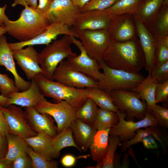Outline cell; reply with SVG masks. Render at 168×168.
Wrapping results in <instances>:
<instances>
[{"instance_id":"1","label":"cell","mask_w":168,"mask_h":168,"mask_svg":"<svg viewBox=\"0 0 168 168\" xmlns=\"http://www.w3.org/2000/svg\"><path fill=\"white\" fill-rule=\"evenodd\" d=\"M103 60L110 68L132 73H139L145 64L144 55L133 41L111 40Z\"/></svg>"},{"instance_id":"2","label":"cell","mask_w":168,"mask_h":168,"mask_svg":"<svg viewBox=\"0 0 168 168\" xmlns=\"http://www.w3.org/2000/svg\"><path fill=\"white\" fill-rule=\"evenodd\" d=\"M24 7L17 19L11 21L8 19L4 24L7 33L21 42L32 39L50 24L44 15L36 8L28 6Z\"/></svg>"},{"instance_id":"3","label":"cell","mask_w":168,"mask_h":168,"mask_svg":"<svg viewBox=\"0 0 168 168\" xmlns=\"http://www.w3.org/2000/svg\"><path fill=\"white\" fill-rule=\"evenodd\" d=\"M41 93L44 96L52 98L56 102L67 101L77 109L89 97L88 88L70 87L46 78L42 75L34 78Z\"/></svg>"},{"instance_id":"4","label":"cell","mask_w":168,"mask_h":168,"mask_svg":"<svg viewBox=\"0 0 168 168\" xmlns=\"http://www.w3.org/2000/svg\"><path fill=\"white\" fill-rule=\"evenodd\" d=\"M71 36L64 35L59 39L55 40L38 53L40 66L47 79L54 81L52 76L59 63L65 58L77 55L72 51L71 46Z\"/></svg>"},{"instance_id":"5","label":"cell","mask_w":168,"mask_h":168,"mask_svg":"<svg viewBox=\"0 0 168 168\" xmlns=\"http://www.w3.org/2000/svg\"><path fill=\"white\" fill-rule=\"evenodd\" d=\"M103 71L102 81L98 82L97 87L108 92L113 90L131 91L145 77L139 73H132L108 66L103 60L98 62Z\"/></svg>"},{"instance_id":"6","label":"cell","mask_w":168,"mask_h":168,"mask_svg":"<svg viewBox=\"0 0 168 168\" xmlns=\"http://www.w3.org/2000/svg\"><path fill=\"white\" fill-rule=\"evenodd\" d=\"M108 93L113 102L119 110L125 115L127 120L134 121L143 119L148 111L147 105L142 101L137 94L132 91L113 90Z\"/></svg>"},{"instance_id":"7","label":"cell","mask_w":168,"mask_h":168,"mask_svg":"<svg viewBox=\"0 0 168 168\" xmlns=\"http://www.w3.org/2000/svg\"><path fill=\"white\" fill-rule=\"evenodd\" d=\"M75 30L88 55L98 62L103 60L111 41L109 31L105 30Z\"/></svg>"},{"instance_id":"8","label":"cell","mask_w":168,"mask_h":168,"mask_svg":"<svg viewBox=\"0 0 168 168\" xmlns=\"http://www.w3.org/2000/svg\"><path fill=\"white\" fill-rule=\"evenodd\" d=\"M52 79L67 86L79 89L98 86L97 81L78 71L68 59L59 63L54 72Z\"/></svg>"},{"instance_id":"9","label":"cell","mask_w":168,"mask_h":168,"mask_svg":"<svg viewBox=\"0 0 168 168\" xmlns=\"http://www.w3.org/2000/svg\"><path fill=\"white\" fill-rule=\"evenodd\" d=\"M34 107L39 113L48 114L54 118L57 123L58 133L70 126L77 118L76 113L78 109L65 101L56 103L42 101Z\"/></svg>"},{"instance_id":"10","label":"cell","mask_w":168,"mask_h":168,"mask_svg":"<svg viewBox=\"0 0 168 168\" xmlns=\"http://www.w3.org/2000/svg\"><path fill=\"white\" fill-rule=\"evenodd\" d=\"M114 16L104 10L81 12L76 16L72 28L75 30L110 31L115 21Z\"/></svg>"},{"instance_id":"11","label":"cell","mask_w":168,"mask_h":168,"mask_svg":"<svg viewBox=\"0 0 168 168\" xmlns=\"http://www.w3.org/2000/svg\"><path fill=\"white\" fill-rule=\"evenodd\" d=\"M60 35L78 38L77 32L72 27L61 23H50L41 32L31 40L25 42L8 43V44L12 51L29 46L47 45L56 40L58 36Z\"/></svg>"},{"instance_id":"12","label":"cell","mask_w":168,"mask_h":168,"mask_svg":"<svg viewBox=\"0 0 168 168\" xmlns=\"http://www.w3.org/2000/svg\"><path fill=\"white\" fill-rule=\"evenodd\" d=\"M0 109L4 116L9 133L23 138L32 137L37 134L30 125L21 108L11 104L5 107L0 105Z\"/></svg>"},{"instance_id":"13","label":"cell","mask_w":168,"mask_h":168,"mask_svg":"<svg viewBox=\"0 0 168 168\" xmlns=\"http://www.w3.org/2000/svg\"><path fill=\"white\" fill-rule=\"evenodd\" d=\"M116 113L119 116V121L110 128L109 135L118 136L121 142L133 138L136 135V131L138 129L159 126L153 114L148 111L143 119L137 122L126 120L125 115L119 111Z\"/></svg>"},{"instance_id":"14","label":"cell","mask_w":168,"mask_h":168,"mask_svg":"<svg viewBox=\"0 0 168 168\" xmlns=\"http://www.w3.org/2000/svg\"><path fill=\"white\" fill-rule=\"evenodd\" d=\"M72 44L79 49L80 54L71 56L67 59L77 70L98 82L102 81L104 74L100 72L101 67L98 62L90 57L85 50L81 41L71 36Z\"/></svg>"},{"instance_id":"15","label":"cell","mask_w":168,"mask_h":168,"mask_svg":"<svg viewBox=\"0 0 168 168\" xmlns=\"http://www.w3.org/2000/svg\"><path fill=\"white\" fill-rule=\"evenodd\" d=\"M81 9L71 0H54L44 15L50 23H61L72 27Z\"/></svg>"},{"instance_id":"16","label":"cell","mask_w":168,"mask_h":168,"mask_svg":"<svg viewBox=\"0 0 168 168\" xmlns=\"http://www.w3.org/2000/svg\"><path fill=\"white\" fill-rule=\"evenodd\" d=\"M13 51V57L27 78L31 80L36 76H44L38 59V53L33 46H29Z\"/></svg>"},{"instance_id":"17","label":"cell","mask_w":168,"mask_h":168,"mask_svg":"<svg viewBox=\"0 0 168 168\" xmlns=\"http://www.w3.org/2000/svg\"><path fill=\"white\" fill-rule=\"evenodd\" d=\"M24 108L28 122L35 132L37 133H46L52 138L58 134L57 127L51 116L39 113L34 107Z\"/></svg>"},{"instance_id":"18","label":"cell","mask_w":168,"mask_h":168,"mask_svg":"<svg viewBox=\"0 0 168 168\" xmlns=\"http://www.w3.org/2000/svg\"><path fill=\"white\" fill-rule=\"evenodd\" d=\"M13 57V51L10 48L6 36H0V66H4L13 75L15 85L19 91H24L29 88L31 82L24 80L17 73Z\"/></svg>"},{"instance_id":"19","label":"cell","mask_w":168,"mask_h":168,"mask_svg":"<svg viewBox=\"0 0 168 168\" xmlns=\"http://www.w3.org/2000/svg\"><path fill=\"white\" fill-rule=\"evenodd\" d=\"M46 100L34 78L31 80L30 86L27 90L11 93L8 98L7 106L14 104L24 108L34 107L40 102Z\"/></svg>"},{"instance_id":"20","label":"cell","mask_w":168,"mask_h":168,"mask_svg":"<svg viewBox=\"0 0 168 168\" xmlns=\"http://www.w3.org/2000/svg\"><path fill=\"white\" fill-rule=\"evenodd\" d=\"M136 25L145 60V69L151 72L154 67L156 45L142 22L136 20Z\"/></svg>"},{"instance_id":"21","label":"cell","mask_w":168,"mask_h":168,"mask_svg":"<svg viewBox=\"0 0 168 168\" xmlns=\"http://www.w3.org/2000/svg\"><path fill=\"white\" fill-rule=\"evenodd\" d=\"M71 126L76 144L81 151H86L97 130L92 125L84 123L77 118L72 122Z\"/></svg>"},{"instance_id":"22","label":"cell","mask_w":168,"mask_h":168,"mask_svg":"<svg viewBox=\"0 0 168 168\" xmlns=\"http://www.w3.org/2000/svg\"><path fill=\"white\" fill-rule=\"evenodd\" d=\"M158 83L152 77L151 72H148L147 77L131 90L136 92L140 99L146 102L148 111H151L153 106L156 104L155 91Z\"/></svg>"},{"instance_id":"23","label":"cell","mask_w":168,"mask_h":168,"mask_svg":"<svg viewBox=\"0 0 168 168\" xmlns=\"http://www.w3.org/2000/svg\"><path fill=\"white\" fill-rule=\"evenodd\" d=\"M110 128L97 130L89 147L93 160L101 162L105 157L109 147V137Z\"/></svg>"},{"instance_id":"24","label":"cell","mask_w":168,"mask_h":168,"mask_svg":"<svg viewBox=\"0 0 168 168\" xmlns=\"http://www.w3.org/2000/svg\"><path fill=\"white\" fill-rule=\"evenodd\" d=\"M23 139L35 152L48 160H52L53 138L46 133H39L34 136Z\"/></svg>"},{"instance_id":"25","label":"cell","mask_w":168,"mask_h":168,"mask_svg":"<svg viewBox=\"0 0 168 168\" xmlns=\"http://www.w3.org/2000/svg\"><path fill=\"white\" fill-rule=\"evenodd\" d=\"M69 147H74L80 151H82L74 141L71 126L58 133L53 138V158H58L60 155V152L62 149L64 148Z\"/></svg>"},{"instance_id":"26","label":"cell","mask_w":168,"mask_h":168,"mask_svg":"<svg viewBox=\"0 0 168 168\" xmlns=\"http://www.w3.org/2000/svg\"><path fill=\"white\" fill-rule=\"evenodd\" d=\"M5 137L8 144L6 158L12 161L21 155L27 153L28 146L23 138L9 133L6 134Z\"/></svg>"},{"instance_id":"27","label":"cell","mask_w":168,"mask_h":168,"mask_svg":"<svg viewBox=\"0 0 168 168\" xmlns=\"http://www.w3.org/2000/svg\"><path fill=\"white\" fill-rule=\"evenodd\" d=\"M116 112L98 107L96 118L92 125L97 130L111 128L119 121Z\"/></svg>"},{"instance_id":"28","label":"cell","mask_w":168,"mask_h":168,"mask_svg":"<svg viewBox=\"0 0 168 168\" xmlns=\"http://www.w3.org/2000/svg\"><path fill=\"white\" fill-rule=\"evenodd\" d=\"M145 0H117L110 7L104 10L114 16L128 13H138Z\"/></svg>"},{"instance_id":"29","label":"cell","mask_w":168,"mask_h":168,"mask_svg":"<svg viewBox=\"0 0 168 168\" xmlns=\"http://www.w3.org/2000/svg\"><path fill=\"white\" fill-rule=\"evenodd\" d=\"M89 97L97 106L103 109L117 112L119 111L114 104L110 94L98 87L88 88Z\"/></svg>"},{"instance_id":"30","label":"cell","mask_w":168,"mask_h":168,"mask_svg":"<svg viewBox=\"0 0 168 168\" xmlns=\"http://www.w3.org/2000/svg\"><path fill=\"white\" fill-rule=\"evenodd\" d=\"M98 108L94 101L88 97L83 105L77 110L76 117L84 123L92 125L97 115Z\"/></svg>"},{"instance_id":"31","label":"cell","mask_w":168,"mask_h":168,"mask_svg":"<svg viewBox=\"0 0 168 168\" xmlns=\"http://www.w3.org/2000/svg\"><path fill=\"white\" fill-rule=\"evenodd\" d=\"M117 26L113 25L109 31L112 40H128L133 36L134 28L128 19H125Z\"/></svg>"},{"instance_id":"32","label":"cell","mask_w":168,"mask_h":168,"mask_svg":"<svg viewBox=\"0 0 168 168\" xmlns=\"http://www.w3.org/2000/svg\"><path fill=\"white\" fill-rule=\"evenodd\" d=\"M118 136L109 135V147L106 156L100 162L97 163L96 166L88 168H113L114 167V159L115 152L121 142Z\"/></svg>"},{"instance_id":"33","label":"cell","mask_w":168,"mask_h":168,"mask_svg":"<svg viewBox=\"0 0 168 168\" xmlns=\"http://www.w3.org/2000/svg\"><path fill=\"white\" fill-rule=\"evenodd\" d=\"M157 126H150L137 129L136 135L132 138L123 141L121 145V149L122 152H125L127 149L134 145L141 142L145 138L153 135L155 133Z\"/></svg>"},{"instance_id":"34","label":"cell","mask_w":168,"mask_h":168,"mask_svg":"<svg viewBox=\"0 0 168 168\" xmlns=\"http://www.w3.org/2000/svg\"><path fill=\"white\" fill-rule=\"evenodd\" d=\"M27 153L30 157L33 168H56L58 164L53 160H49L34 152L28 146Z\"/></svg>"},{"instance_id":"35","label":"cell","mask_w":168,"mask_h":168,"mask_svg":"<svg viewBox=\"0 0 168 168\" xmlns=\"http://www.w3.org/2000/svg\"><path fill=\"white\" fill-rule=\"evenodd\" d=\"M164 0H145L138 12L141 17L147 20L152 16L158 10Z\"/></svg>"},{"instance_id":"36","label":"cell","mask_w":168,"mask_h":168,"mask_svg":"<svg viewBox=\"0 0 168 168\" xmlns=\"http://www.w3.org/2000/svg\"><path fill=\"white\" fill-rule=\"evenodd\" d=\"M168 61V38L164 37L158 44L157 50L155 54L154 67Z\"/></svg>"},{"instance_id":"37","label":"cell","mask_w":168,"mask_h":168,"mask_svg":"<svg viewBox=\"0 0 168 168\" xmlns=\"http://www.w3.org/2000/svg\"><path fill=\"white\" fill-rule=\"evenodd\" d=\"M154 116L160 127L164 129L168 128V109L155 105L150 111Z\"/></svg>"},{"instance_id":"38","label":"cell","mask_w":168,"mask_h":168,"mask_svg":"<svg viewBox=\"0 0 168 168\" xmlns=\"http://www.w3.org/2000/svg\"><path fill=\"white\" fill-rule=\"evenodd\" d=\"M15 81L7 74L0 73V92L4 96L8 98L12 93L18 91Z\"/></svg>"},{"instance_id":"39","label":"cell","mask_w":168,"mask_h":168,"mask_svg":"<svg viewBox=\"0 0 168 168\" xmlns=\"http://www.w3.org/2000/svg\"><path fill=\"white\" fill-rule=\"evenodd\" d=\"M117 0H91L81 9V12L92 10H102L109 8Z\"/></svg>"},{"instance_id":"40","label":"cell","mask_w":168,"mask_h":168,"mask_svg":"<svg viewBox=\"0 0 168 168\" xmlns=\"http://www.w3.org/2000/svg\"><path fill=\"white\" fill-rule=\"evenodd\" d=\"M151 72L159 83L168 80V61L154 67Z\"/></svg>"},{"instance_id":"41","label":"cell","mask_w":168,"mask_h":168,"mask_svg":"<svg viewBox=\"0 0 168 168\" xmlns=\"http://www.w3.org/2000/svg\"><path fill=\"white\" fill-rule=\"evenodd\" d=\"M156 104L166 101L168 99V80L159 83L155 91Z\"/></svg>"},{"instance_id":"42","label":"cell","mask_w":168,"mask_h":168,"mask_svg":"<svg viewBox=\"0 0 168 168\" xmlns=\"http://www.w3.org/2000/svg\"><path fill=\"white\" fill-rule=\"evenodd\" d=\"M32 168L31 160L26 153L21 155L12 161V168Z\"/></svg>"},{"instance_id":"43","label":"cell","mask_w":168,"mask_h":168,"mask_svg":"<svg viewBox=\"0 0 168 168\" xmlns=\"http://www.w3.org/2000/svg\"><path fill=\"white\" fill-rule=\"evenodd\" d=\"M159 18L158 27L160 32L165 36L168 31V9L167 6Z\"/></svg>"},{"instance_id":"44","label":"cell","mask_w":168,"mask_h":168,"mask_svg":"<svg viewBox=\"0 0 168 168\" xmlns=\"http://www.w3.org/2000/svg\"><path fill=\"white\" fill-rule=\"evenodd\" d=\"M86 157V156H80L77 157L73 155L68 154L63 156L61 160V163L62 165L66 167H72L74 166L77 159Z\"/></svg>"},{"instance_id":"45","label":"cell","mask_w":168,"mask_h":168,"mask_svg":"<svg viewBox=\"0 0 168 168\" xmlns=\"http://www.w3.org/2000/svg\"><path fill=\"white\" fill-rule=\"evenodd\" d=\"M141 142L144 147L147 149H155L158 147V145L153 135L145 138Z\"/></svg>"},{"instance_id":"46","label":"cell","mask_w":168,"mask_h":168,"mask_svg":"<svg viewBox=\"0 0 168 168\" xmlns=\"http://www.w3.org/2000/svg\"><path fill=\"white\" fill-rule=\"evenodd\" d=\"M54 0H39V4L36 9L44 15L49 9Z\"/></svg>"},{"instance_id":"47","label":"cell","mask_w":168,"mask_h":168,"mask_svg":"<svg viewBox=\"0 0 168 168\" xmlns=\"http://www.w3.org/2000/svg\"><path fill=\"white\" fill-rule=\"evenodd\" d=\"M18 5H22L24 7L28 6L36 8L38 6L37 0H14L12 4V6L14 7Z\"/></svg>"},{"instance_id":"48","label":"cell","mask_w":168,"mask_h":168,"mask_svg":"<svg viewBox=\"0 0 168 168\" xmlns=\"http://www.w3.org/2000/svg\"><path fill=\"white\" fill-rule=\"evenodd\" d=\"M9 132V128L6 122L4 116L0 109V137H5L6 135Z\"/></svg>"},{"instance_id":"49","label":"cell","mask_w":168,"mask_h":168,"mask_svg":"<svg viewBox=\"0 0 168 168\" xmlns=\"http://www.w3.org/2000/svg\"><path fill=\"white\" fill-rule=\"evenodd\" d=\"M8 149L7 140L5 137H0V158L5 157Z\"/></svg>"},{"instance_id":"50","label":"cell","mask_w":168,"mask_h":168,"mask_svg":"<svg viewBox=\"0 0 168 168\" xmlns=\"http://www.w3.org/2000/svg\"><path fill=\"white\" fill-rule=\"evenodd\" d=\"M7 5L5 4L2 7H0V25L4 26V23L8 18L5 14V11L7 8Z\"/></svg>"},{"instance_id":"51","label":"cell","mask_w":168,"mask_h":168,"mask_svg":"<svg viewBox=\"0 0 168 168\" xmlns=\"http://www.w3.org/2000/svg\"><path fill=\"white\" fill-rule=\"evenodd\" d=\"M12 161L5 157L0 158V168H12Z\"/></svg>"},{"instance_id":"52","label":"cell","mask_w":168,"mask_h":168,"mask_svg":"<svg viewBox=\"0 0 168 168\" xmlns=\"http://www.w3.org/2000/svg\"><path fill=\"white\" fill-rule=\"evenodd\" d=\"M77 6L81 9L83 6L91 0H71Z\"/></svg>"},{"instance_id":"53","label":"cell","mask_w":168,"mask_h":168,"mask_svg":"<svg viewBox=\"0 0 168 168\" xmlns=\"http://www.w3.org/2000/svg\"><path fill=\"white\" fill-rule=\"evenodd\" d=\"M8 100V98L5 97L1 95H0V105L3 107L7 106Z\"/></svg>"},{"instance_id":"54","label":"cell","mask_w":168,"mask_h":168,"mask_svg":"<svg viewBox=\"0 0 168 168\" xmlns=\"http://www.w3.org/2000/svg\"><path fill=\"white\" fill-rule=\"evenodd\" d=\"M7 33V32L5 27L0 25V36Z\"/></svg>"},{"instance_id":"55","label":"cell","mask_w":168,"mask_h":168,"mask_svg":"<svg viewBox=\"0 0 168 168\" xmlns=\"http://www.w3.org/2000/svg\"><path fill=\"white\" fill-rule=\"evenodd\" d=\"M168 3V0H164L163 4L165 6H167Z\"/></svg>"}]
</instances>
